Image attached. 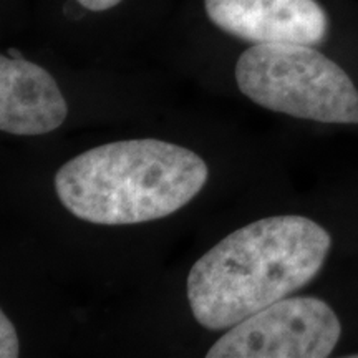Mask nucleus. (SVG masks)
<instances>
[{"instance_id":"f257e3e1","label":"nucleus","mask_w":358,"mask_h":358,"mask_svg":"<svg viewBox=\"0 0 358 358\" xmlns=\"http://www.w3.org/2000/svg\"><path fill=\"white\" fill-rule=\"evenodd\" d=\"M330 248L329 232L303 216L264 217L231 232L191 267L192 317L208 330L231 329L306 287Z\"/></svg>"},{"instance_id":"f03ea898","label":"nucleus","mask_w":358,"mask_h":358,"mask_svg":"<svg viewBox=\"0 0 358 358\" xmlns=\"http://www.w3.org/2000/svg\"><path fill=\"white\" fill-rule=\"evenodd\" d=\"M209 178L198 153L163 140L92 148L57 171L55 191L75 217L103 226L148 222L191 203Z\"/></svg>"},{"instance_id":"7ed1b4c3","label":"nucleus","mask_w":358,"mask_h":358,"mask_svg":"<svg viewBox=\"0 0 358 358\" xmlns=\"http://www.w3.org/2000/svg\"><path fill=\"white\" fill-rule=\"evenodd\" d=\"M241 93L262 108L319 123L358 124V90L342 66L299 43H261L236 64Z\"/></svg>"},{"instance_id":"20e7f679","label":"nucleus","mask_w":358,"mask_h":358,"mask_svg":"<svg viewBox=\"0 0 358 358\" xmlns=\"http://www.w3.org/2000/svg\"><path fill=\"white\" fill-rule=\"evenodd\" d=\"M342 325L319 297L282 299L231 327L208 358H325L335 350Z\"/></svg>"},{"instance_id":"39448f33","label":"nucleus","mask_w":358,"mask_h":358,"mask_svg":"<svg viewBox=\"0 0 358 358\" xmlns=\"http://www.w3.org/2000/svg\"><path fill=\"white\" fill-rule=\"evenodd\" d=\"M209 20L244 42L320 45L329 15L317 0H204Z\"/></svg>"},{"instance_id":"423d86ee","label":"nucleus","mask_w":358,"mask_h":358,"mask_svg":"<svg viewBox=\"0 0 358 358\" xmlns=\"http://www.w3.org/2000/svg\"><path fill=\"white\" fill-rule=\"evenodd\" d=\"M69 115L55 78L24 57H0V129L40 136L60 128Z\"/></svg>"},{"instance_id":"0eeeda50","label":"nucleus","mask_w":358,"mask_h":358,"mask_svg":"<svg viewBox=\"0 0 358 358\" xmlns=\"http://www.w3.org/2000/svg\"><path fill=\"white\" fill-rule=\"evenodd\" d=\"M20 355L19 335H17L15 325L8 319L7 313H0V357L15 358Z\"/></svg>"},{"instance_id":"6e6552de","label":"nucleus","mask_w":358,"mask_h":358,"mask_svg":"<svg viewBox=\"0 0 358 358\" xmlns=\"http://www.w3.org/2000/svg\"><path fill=\"white\" fill-rule=\"evenodd\" d=\"M77 2L83 8H87V10L103 12V10H108V8L116 7L120 2H123V0H77Z\"/></svg>"},{"instance_id":"1a4fd4ad","label":"nucleus","mask_w":358,"mask_h":358,"mask_svg":"<svg viewBox=\"0 0 358 358\" xmlns=\"http://www.w3.org/2000/svg\"><path fill=\"white\" fill-rule=\"evenodd\" d=\"M353 358H358V353H355V355H352Z\"/></svg>"}]
</instances>
